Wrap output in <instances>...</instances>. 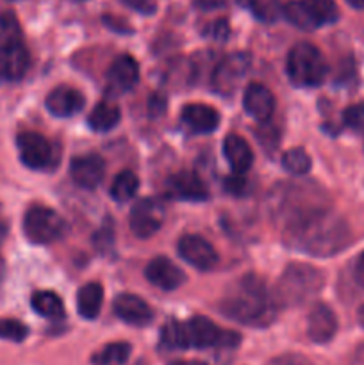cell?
I'll return each mask as SVG.
<instances>
[{"label":"cell","instance_id":"cell-3","mask_svg":"<svg viewBox=\"0 0 364 365\" xmlns=\"http://www.w3.org/2000/svg\"><path fill=\"white\" fill-rule=\"evenodd\" d=\"M241 342V335L223 330L203 316L188 321H170L161 330L164 349H231Z\"/></svg>","mask_w":364,"mask_h":365},{"label":"cell","instance_id":"cell-4","mask_svg":"<svg viewBox=\"0 0 364 365\" xmlns=\"http://www.w3.org/2000/svg\"><path fill=\"white\" fill-rule=\"evenodd\" d=\"M31 56L25 46L20 21L11 11L0 13V78L20 81L27 73Z\"/></svg>","mask_w":364,"mask_h":365},{"label":"cell","instance_id":"cell-31","mask_svg":"<svg viewBox=\"0 0 364 365\" xmlns=\"http://www.w3.org/2000/svg\"><path fill=\"white\" fill-rule=\"evenodd\" d=\"M343 120L348 128L355 132H363L364 134V102L353 103L343 114Z\"/></svg>","mask_w":364,"mask_h":365},{"label":"cell","instance_id":"cell-12","mask_svg":"<svg viewBox=\"0 0 364 365\" xmlns=\"http://www.w3.org/2000/svg\"><path fill=\"white\" fill-rule=\"evenodd\" d=\"M338 334V317L325 303H316L307 317V335L316 344H327Z\"/></svg>","mask_w":364,"mask_h":365},{"label":"cell","instance_id":"cell-34","mask_svg":"<svg viewBox=\"0 0 364 365\" xmlns=\"http://www.w3.org/2000/svg\"><path fill=\"white\" fill-rule=\"evenodd\" d=\"M225 187H227V191L232 192V195H243V191H245V187H246V180L243 178V175L236 173L234 177L227 178V182H225Z\"/></svg>","mask_w":364,"mask_h":365},{"label":"cell","instance_id":"cell-35","mask_svg":"<svg viewBox=\"0 0 364 365\" xmlns=\"http://www.w3.org/2000/svg\"><path fill=\"white\" fill-rule=\"evenodd\" d=\"M353 278H355V282L360 287H364V252L360 253L359 259L355 260V266H353Z\"/></svg>","mask_w":364,"mask_h":365},{"label":"cell","instance_id":"cell-13","mask_svg":"<svg viewBox=\"0 0 364 365\" xmlns=\"http://www.w3.org/2000/svg\"><path fill=\"white\" fill-rule=\"evenodd\" d=\"M70 175L79 187L95 189L106 175V163L96 153L75 157L70 164Z\"/></svg>","mask_w":364,"mask_h":365},{"label":"cell","instance_id":"cell-30","mask_svg":"<svg viewBox=\"0 0 364 365\" xmlns=\"http://www.w3.org/2000/svg\"><path fill=\"white\" fill-rule=\"evenodd\" d=\"M252 13L263 21H273L282 13L278 0H257L252 6Z\"/></svg>","mask_w":364,"mask_h":365},{"label":"cell","instance_id":"cell-1","mask_svg":"<svg viewBox=\"0 0 364 365\" xmlns=\"http://www.w3.org/2000/svg\"><path fill=\"white\" fill-rule=\"evenodd\" d=\"M285 242L309 255L330 257L352 242L348 223L327 209L303 210L285 230Z\"/></svg>","mask_w":364,"mask_h":365},{"label":"cell","instance_id":"cell-5","mask_svg":"<svg viewBox=\"0 0 364 365\" xmlns=\"http://www.w3.org/2000/svg\"><path fill=\"white\" fill-rule=\"evenodd\" d=\"M323 285L325 277L320 269L307 264H291L278 280L275 302L278 307L300 305L310 296L318 294Z\"/></svg>","mask_w":364,"mask_h":365},{"label":"cell","instance_id":"cell-32","mask_svg":"<svg viewBox=\"0 0 364 365\" xmlns=\"http://www.w3.org/2000/svg\"><path fill=\"white\" fill-rule=\"evenodd\" d=\"M266 365H314L307 356L300 355V353H284L280 356L271 359Z\"/></svg>","mask_w":364,"mask_h":365},{"label":"cell","instance_id":"cell-9","mask_svg":"<svg viewBox=\"0 0 364 365\" xmlns=\"http://www.w3.org/2000/svg\"><path fill=\"white\" fill-rule=\"evenodd\" d=\"M21 163L31 170H46L54 164V148L45 135L38 132H21L16 138Z\"/></svg>","mask_w":364,"mask_h":365},{"label":"cell","instance_id":"cell-7","mask_svg":"<svg viewBox=\"0 0 364 365\" xmlns=\"http://www.w3.org/2000/svg\"><path fill=\"white\" fill-rule=\"evenodd\" d=\"M66 223L54 209L34 205L24 217V234L34 245H50L63 237Z\"/></svg>","mask_w":364,"mask_h":365},{"label":"cell","instance_id":"cell-21","mask_svg":"<svg viewBox=\"0 0 364 365\" xmlns=\"http://www.w3.org/2000/svg\"><path fill=\"white\" fill-rule=\"evenodd\" d=\"M223 153L232 171L238 175L246 173L253 163V153L245 138L238 134H228L223 141Z\"/></svg>","mask_w":364,"mask_h":365},{"label":"cell","instance_id":"cell-20","mask_svg":"<svg viewBox=\"0 0 364 365\" xmlns=\"http://www.w3.org/2000/svg\"><path fill=\"white\" fill-rule=\"evenodd\" d=\"M182 121L198 134H209L214 132L220 125V114L214 107L206 103H188L182 107Z\"/></svg>","mask_w":364,"mask_h":365},{"label":"cell","instance_id":"cell-41","mask_svg":"<svg viewBox=\"0 0 364 365\" xmlns=\"http://www.w3.org/2000/svg\"><path fill=\"white\" fill-rule=\"evenodd\" d=\"M4 273H6V264H4V260L0 259V282H2Z\"/></svg>","mask_w":364,"mask_h":365},{"label":"cell","instance_id":"cell-10","mask_svg":"<svg viewBox=\"0 0 364 365\" xmlns=\"http://www.w3.org/2000/svg\"><path fill=\"white\" fill-rule=\"evenodd\" d=\"M250 68V57L246 53H232L225 57L213 73V86L221 95H231L238 89L239 82Z\"/></svg>","mask_w":364,"mask_h":365},{"label":"cell","instance_id":"cell-18","mask_svg":"<svg viewBox=\"0 0 364 365\" xmlns=\"http://www.w3.org/2000/svg\"><path fill=\"white\" fill-rule=\"evenodd\" d=\"M243 107L253 120L266 121L270 120L275 110V98L266 86L252 82L243 95Z\"/></svg>","mask_w":364,"mask_h":365},{"label":"cell","instance_id":"cell-39","mask_svg":"<svg viewBox=\"0 0 364 365\" xmlns=\"http://www.w3.org/2000/svg\"><path fill=\"white\" fill-rule=\"evenodd\" d=\"M236 2H238L239 6H243V7H248V9H252V6H253V4L257 2V0H236Z\"/></svg>","mask_w":364,"mask_h":365},{"label":"cell","instance_id":"cell-38","mask_svg":"<svg viewBox=\"0 0 364 365\" xmlns=\"http://www.w3.org/2000/svg\"><path fill=\"white\" fill-rule=\"evenodd\" d=\"M353 9H363L364 7V0H346Z\"/></svg>","mask_w":364,"mask_h":365},{"label":"cell","instance_id":"cell-29","mask_svg":"<svg viewBox=\"0 0 364 365\" xmlns=\"http://www.w3.org/2000/svg\"><path fill=\"white\" fill-rule=\"evenodd\" d=\"M29 335V328L18 319H0V339L11 342H24Z\"/></svg>","mask_w":364,"mask_h":365},{"label":"cell","instance_id":"cell-2","mask_svg":"<svg viewBox=\"0 0 364 365\" xmlns=\"http://www.w3.org/2000/svg\"><path fill=\"white\" fill-rule=\"evenodd\" d=\"M277 302L256 274L239 278L223 294L220 312L245 327H268L277 316Z\"/></svg>","mask_w":364,"mask_h":365},{"label":"cell","instance_id":"cell-17","mask_svg":"<svg viewBox=\"0 0 364 365\" xmlns=\"http://www.w3.org/2000/svg\"><path fill=\"white\" fill-rule=\"evenodd\" d=\"M45 103L50 114L57 118H68L77 114L84 107L86 100L79 89L71 86H57L49 93Z\"/></svg>","mask_w":364,"mask_h":365},{"label":"cell","instance_id":"cell-40","mask_svg":"<svg viewBox=\"0 0 364 365\" xmlns=\"http://www.w3.org/2000/svg\"><path fill=\"white\" fill-rule=\"evenodd\" d=\"M357 319H359V324L364 328V305L360 307L359 312H357Z\"/></svg>","mask_w":364,"mask_h":365},{"label":"cell","instance_id":"cell-23","mask_svg":"<svg viewBox=\"0 0 364 365\" xmlns=\"http://www.w3.org/2000/svg\"><path fill=\"white\" fill-rule=\"evenodd\" d=\"M103 289L98 282L82 285L77 292V310L84 319H96L102 310Z\"/></svg>","mask_w":364,"mask_h":365},{"label":"cell","instance_id":"cell-24","mask_svg":"<svg viewBox=\"0 0 364 365\" xmlns=\"http://www.w3.org/2000/svg\"><path fill=\"white\" fill-rule=\"evenodd\" d=\"M120 121V109L111 102H100L93 107L88 116V123L93 130L107 132L114 128Z\"/></svg>","mask_w":364,"mask_h":365},{"label":"cell","instance_id":"cell-33","mask_svg":"<svg viewBox=\"0 0 364 365\" xmlns=\"http://www.w3.org/2000/svg\"><path fill=\"white\" fill-rule=\"evenodd\" d=\"M121 4H125L131 9L139 11V13H153L156 11V4L152 0H120Z\"/></svg>","mask_w":364,"mask_h":365},{"label":"cell","instance_id":"cell-11","mask_svg":"<svg viewBox=\"0 0 364 365\" xmlns=\"http://www.w3.org/2000/svg\"><path fill=\"white\" fill-rule=\"evenodd\" d=\"M177 250L178 255L186 262L191 264L193 267H196L200 271H209L218 264V253L214 250V246L211 242H207L203 237H200V235L189 234L181 237Z\"/></svg>","mask_w":364,"mask_h":365},{"label":"cell","instance_id":"cell-27","mask_svg":"<svg viewBox=\"0 0 364 365\" xmlns=\"http://www.w3.org/2000/svg\"><path fill=\"white\" fill-rule=\"evenodd\" d=\"M138 187H139V178L136 177L134 171L125 170L114 177L113 185H111V196H113L116 202L123 203L136 195Z\"/></svg>","mask_w":364,"mask_h":365},{"label":"cell","instance_id":"cell-6","mask_svg":"<svg viewBox=\"0 0 364 365\" xmlns=\"http://www.w3.org/2000/svg\"><path fill=\"white\" fill-rule=\"evenodd\" d=\"M285 71L295 86L316 88L325 81L328 73L327 61L320 48L310 43H296L285 59Z\"/></svg>","mask_w":364,"mask_h":365},{"label":"cell","instance_id":"cell-8","mask_svg":"<svg viewBox=\"0 0 364 365\" xmlns=\"http://www.w3.org/2000/svg\"><path fill=\"white\" fill-rule=\"evenodd\" d=\"M164 205L159 200L143 198L134 203L128 216V227L132 234L139 239H148L159 232L164 223Z\"/></svg>","mask_w":364,"mask_h":365},{"label":"cell","instance_id":"cell-19","mask_svg":"<svg viewBox=\"0 0 364 365\" xmlns=\"http://www.w3.org/2000/svg\"><path fill=\"white\" fill-rule=\"evenodd\" d=\"M139 81V66L136 63L134 57L121 53L116 59L111 63L109 70H107V82L109 88L114 91H128L136 86Z\"/></svg>","mask_w":364,"mask_h":365},{"label":"cell","instance_id":"cell-28","mask_svg":"<svg viewBox=\"0 0 364 365\" xmlns=\"http://www.w3.org/2000/svg\"><path fill=\"white\" fill-rule=\"evenodd\" d=\"M282 166L293 175H305L310 170V157L303 148H289L282 155Z\"/></svg>","mask_w":364,"mask_h":365},{"label":"cell","instance_id":"cell-37","mask_svg":"<svg viewBox=\"0 0 364 365\" xmlns=\"http://www.w3.org/2000/svg\"><path fill=\"white\" fill-rule=\"evenodd\" d=\"M168 365H207L206 362H200V360H175V362Z\"/></svg>","mask_w":364,"mask_h":365},{"label":"cell","instance_id":"cell-14","mask_svg":"<svg viewBox=\"0 0 364 365\" xmlns=\"http://www.w3.org/2000/svg\"><path fill=\"white\" fill-rule=\"evenodd\" d=\"M114 314L120 317L123 323L132 324V327H146L152 323L153 310L145 299L136 294H120L116 296L113 303Z\"/></svg>","mask_w":364,"mask_h":365},{"label":"cell","instance_id":"cell-25","mask_svg":"<svg viewBox=\"0 0 364 365\" xmlns=\"http://www.w3.org/2000/svg\"><path fill=\"white\" fill-rule=\"evenodd\" d=\"M31 305L39 316L46 319H61L64 316L63 299L52 291H38L32 294Z\"/></svg>","mask_w":364,"mask_h":365},{"label":"cell","instance_id":"cell-26","mask_svg":"<svg viewBox=\"0 0 364 365\" xmlns=\"http://www.w3.org/2000/svg\"><path fill=\"white\" fill-rule=\"evenodd\" d=\"M131 351L132 348L128 342H111L93 355L91 362L93 365H125Z\"/></svg>","mask_w":364,"mask_h":365},{"label":"cell","instance_id":"cell-22","mask_svg":"<svg viewBox=\"0 0 364 365\" xmlns=\"http://www.w3.org/2000/svg\"><path fill=\"white\" fill-rule=\"evenodd\" d=\"M310 29L334 24L338 20V6L334 0H300Z\"/></svg>","mask_w":364,"mask_h":365},{"label":"cell","instance_id":"cell-36","mask_svg":"<svg viewBox=\"0 0 364 365\" xmlns=\"http://www.w3.org/2000/svg\"><path fill=\"white\" fill-rule=\"evenodd\" d=\"M193 4L202 11H213L218 7H223L225 0H193Z\"/></svg>","mask_w":364,"mask_h":365},{"label":"cell","instance_id":"cell-16","mask_svg":"<svg viewBox=\"0 0 364 365\" xmlns=\"http://www.w3.org/2000/svg\"><path fill=\"white\" fill-rule=\"evenodd\" d=\"M145 277L150 284L163 291H173L186 280V274L166 257H156L150 260L145 269Z\"/></svg>","mask_w":364,"mask_h":365},{"label":"cell","instance_id":"cell-42","mask_svg":"<svg viewBox=\"0 0 364 365\" xmlns=\"http://www.w3.org/2000/svg\"><path fill=\"white\" fill-rule=\"evenodd\" d=\"M13 2H16V0H13Z\"/></svg>","mask_w":364,"mask_h":365},{"label":"cell","instance_id":"cell-15","mask_svg":"<svg viewBox=\"0 0 364 365\" xmlns=\"http://www.w3.org/2000/svg\"><path fill=\"white\" fill-rule=\"evenodd\" d=\"M168 189L173 198L186 202H206L209 198L206 184L195 171H178L168 178Z\"/></svg>","mask_w":364,"mask_h":365}]
</instances>
